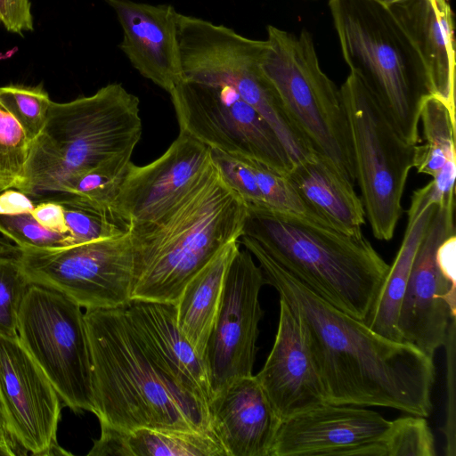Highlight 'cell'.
I'll return each mask as SVG.
<instances>
[{
    "instance_id": "1",
    "label": "cell",
    "mask_w": 456,
    "mask_h": 456,
    "mask_svg": "<svg viewBox=\"0 0 456 456\" xmlns=\"http://www.w3.org/2000/svg\"><path fill=\"white\" fill-rule=\"evenodd\" d=\"M239 240L301 323L329 403L430 415L433 358L409 343L378 334L335 307L288 273L252 238L242 234Z\"/></svg>"
},
{
    "instance_id": "2",
    "label": "cell",
    "mask_w": 456,
    "mask_h": 456,
    "mask_svg": "<svg viewBox=\"0 0 456 456\" xmlns=\"http://www.w3.org/2000/svg\"><path fill=\"white\" fill-rule=\"evenodd\" d=\"M94 414L101 427L157 428L211 434L209 407L175 383L150 356L125 306L86 310Z\"/></svg>"
},
{
    "instance_id": "3",
    "label": "cell",
    "mask_w": 456,
    "mask_h": 456,
    "mask_svg": "<svg viewBox=\"0 0 456 456\" xmlns=\"http://www.w3.org/2000/svg\"><path fill=\"white\" fill-rule=\"evenodd\" d=\"M246 216L244 200L213 163L168 212L131 227L132 300L176 304L191 278L223 248L240 239Z\"/></svg>"
},
{
    "instance_id": "4",
    "label": "cell",
    "mask_w": 456,
    "mask_h": 456,
    "mask_svg": "<svg viewBox=\"0 0 456 456\" xmlns=\"http://www.w3.org/2000/svg\"><path fill=\"white\" fill-rule=\"evenodd\" d=\"M246 205L243 235L316 295L367 320L390 265L363 234L348 235L297 215Z\"/></svg>"
},
{
    "instance_id": "5",
    "label": "cell",
    "mask_w": 456,
    "mask_h": 456,
    "mask_svg": "<svg viewBox=\"0 0 456 456\" xmlns=\"http://www.w3.org/2000/svg\"><path fill=\"white\" fill-rule=\"evenodd\" d=\"M141 135L140 100L119 83L68 102L52 101L45 126L30 143L19 190L33 197L61 192L80 173L131 159Z\"/></svg>"
},
{
    "instance_id": "6",
    "label": "cell",
    "mask_w": 456,
    "mask_h": 456,
    "mask_svg": "<svg viewBox=\"0 0 456 456\" xmlns=\"http://www.w3.org/2000/svg\"><path fill=\"white\" fill-rule=\"evenodd\" d=\"M343 58L400 135L418 145L419 113L431 94L414 50L387 9L372 0H329Z\"/></svg>"
},
{
    "instance_id": "7",
    "label": "cell",
    "mask_w": 456,
    "mask_h": 456,
    "mask_svg": "<svg viewBox=\"0 0 456 456\" xmlns=\"http://www.w3.org/2000/svg\"><path fill=\"white\" fill-rule=\"evenodd\" d=\"M262 69L312 151L355 183L348 119L336 84L321 69L312 35L267 27Z\"/></svg>"
},
{
    "instance_id": "8",
    "label": "cell",
    "mask_w": 456,
    "mask_h": 456,
    "mask_svg": "<svg viewBox=\"0 0 456 456\" xmlns=\"http://www.w3.org/2000/svg\"><path fill=\"white\" fill-rule=\"evenodd\" d=\"M348 119L355 182L373 236L390 240L403 215L402 199L414 167L416 146L397 132L359 77L339 88Z\"/></svg>"
},
{
    "instance_id": "9",
    "label": "cell",
    "mask_w": 456,
    "mask_h": 456,
    "mask_svg": "<svg viewBox=\"0 0 456 456\" xmlns=\"http://www.w3.org/2000/svg\"><path fill=\"white\" fill-rule=\"evenodd\" d=\"M17 332L63 403L76 413H94L91 350L81 306L55 289L30 283Z\"/></svg>"
},
{
    "instance_id": "10",
    "label": "cell",
    "mask_w": 456,
    "mask_h": 456,
    "mask_svg": "<svg viewBox=\"0 0 456 456\" xmlns=\"http://www.w3.org/2000/svg\"><path fill=\"white\" fill-rule=\"evenodd\" d=\"M17 257L30 283L55 289L86 310L118 308L132 301L130 232L59 248H20Z\"/></svg>"
},
{
    "instance_id": "11",
    "label": "cell",
    "mask_w": 456,
    "mask_h": 456,
    "mask_svg": "<svg viewBox=\"0 0 456 456\" xmlns=\"http://www.w3.org/2000/svg\"><path fill=\"white\" fill-rule=\"evenodd\" d=\"M180 131L210 149L251 158L287 175L292 162L274 131L225 84L183 79L169 93Z\"/></svg>"
},
{
    "instance_id": "12",
    "label": "cell",
    "mask_w": 456,
    "mask_h": 456,
    "mask_svg": "<svg viewBox=\"0 0 456 456\" xmlns=\"http://www.w3.org/2000/svg\"><path fill=\"white\" fill-rule=\"evenodd\" d=\"M62 403L19 336L0 334V421L20 454H70L57 440Z\"/></svg>"
},
{
    "instance_id": "13",
    "label": "cell",
    "mask_w": 456,
    "mask_h": 456,
    "mask_svg": "<svg viewBox=\"0 0 456 456\" xmlns=\"http://www.w3.org/2000/svg\"><path fill=\"white\" fill-rule=\"evenodd\" d=\"M267 281L253 255L240 248L228 268L205 354L212 400L234 380L253 375L264 315L259 294Z\"/></svg>"
},
{
    "instance_id": "14",
    "label": "cell",
    "mask_w": 456,
    "mask_h": 456,
    "mask_svg": "<svg viewBox=\"0 0 456 456\" xmlns=\"http://www.w3.org/2000/svg\"><path fill=\"white\" fill-rule=\"evenodd\" d=\"M454 208V197L436 204L419 245L398 316L402 340L430 358L445 345L456 314V283L442 273L436 256L440 244L455 234Z\"/></svg>"
},
{
    "instance_id": "15",
    "label": "cell",
    "mask_w": 456,
    "mask_h": 456,
    "mask_svg": "<svg viewBox=\"0 0 456 456\" xmlns=\"http://www.w3.org/2000/svg\"><path fill=\"white\" fill-rule=\"evenodd\" d=\"M212 164L210 148L180 131L157 159L130 162L115 206L131 227L153 222L183 200Z\"/></svg>"
},
{
    "instance_id": "16",
    "label": "cell",
    "mask_w": 456,
    "mask_h": 456,
    "mask_svg": "<svg viewBox=\"0 0 456 456\" xmlns=\"http://www.w3.org/2000/svg\"><path fill=\"white\" fill-rule=\"evenodd\" d=\"M390 425L375 411L327 403L282 421L273 456H379Z\"/></svg>"
},
{
    "instance_id": "17",
    "label": "cell",
    "mask_w": 456,
    "mask_h": 456,
    "mask_svg": "<svg viewBox=\"0 0 456 456\" xmlns=\"http://www.w3.org/2000/svg\"><path fill=\"white\" fill-rule=\"evenodd\" d=\"M256 377L281 421L328 403L302 325L281 299L274 343Z\"/></svg>"
},
{
    "instance_id": "18",
    "label": "cell",
    "mask_w": 456,
    "mask_h": 456,
    "mask_svg": "<svg viewBox=\"0 0 456 456\" xmlns=\"http://www.w3.org/2000/svg\"><path fill=\"white\" fill-rule=\"evenodd\" d=\"M123 32L119 48L145 78L168 94L183 79L177 38V14L171 4L104 0Z\"/></svg>"
},
{
    "instance_id": "19",
    "label": "cell",
    "mask_w": 456,
    "mask_h": 456,
    "mask_svg": "<svg viewBox=\"0 0 456 456\" xmlns=\"http://www.w3.org/2000/svg\"><path fill=\"white\" fill-rule=\"evenodd\" d=\"M386 8L420 61L431 94L455 115V43L449 2L401 0Z\"/></svg>"
},
{
    "instance_id": "20",
    "label": "cell",
    "mask_w": 456,
    "mask_h": 456,
    "mask_svg": "<svg viewBox=\"0 0 456 456\" xmlns=\"http://www.w3.org/2000/svg\"><path fill=\"white\" fill-rule=\"evenodd\" d=\"M209 410L214 435L227 456H273L282 421L256 376L232 382Z\"/></svg>"
},
{
    "instance_id": "21",
    "label": "cell",
    "mask_w": 456,
    "mask_h": 456,
    "mask_svg": "<svg viewBox=\"0 0 456 456\" xmlns=\"http://www.w3.org/2000/svg\"><path fill=\"white\" fill-rule=\"evenodd\" d=\"M125 310L154 362L175 383L210 407L212 392L205 361L180 330L175 304L132 300Z\"/></svg>"
},
{
    "instance_id": "22",
    "label": "cell",
    "mask_w": 456,
    "mask_h": 456,
    "mask_svg": "<svg viewBox=\"0 0 456 456\" xmlns=\"http://www.w3.org/2000/svg\"><path fill=\"white\" fill-rule=\"evenodd\" d=\"M305 206L324 225L348 235H362L365 212L354 184L314 154L297 162L287 175Z\"/></svg>"
},
{
    "instance_id": "23",
    "label": "cell",
    "mask_w": 456,
    "mask_h": 456,
    "mask_svg": "<svg viewBox=\"0 0 456 456\" xmlns=\"http://www.w3.org/2000/svg\"><path fill=\"white\" fill-rule=\"evenodd\" d=\"M436 204L430 200L428 183L413 191L401 246L364 322L372 330L394 341H403L397 325L400 306L419 245Z\"/></svg>"
},
{
    "instance_id": "24",
    "label": "cell",
    "mask_w": 456,
    "mask_h": 456,
    "mask_svg": "<svg viewBox=\"0 0 456 456\" xmlns=\"http://www.w3.org/2000/svg\"><path fill=\"white\" fill-rule=\"evenodd\" d=\"M240 245L238 240L223 248L186 284L175 304L177 325L204 361L221 304L226 273Z\"/></svg>"
},
{
    "instance_id": "25",
    "label": "cell",
    "mask_w": 456,
    "mask_h": 456,
    "mask_svg": "<svg viewBox=\"0 0 456 456\" xmlns=\"http://www.w3.org/2000/svg\"><path fill=\"white\" fill-rule=\"evenodd\" d=\"M88 456H227L217 438L208 433L138 428L118 430L101 427Z\"/></svg>"
},
{
    "instance_id": "26",
    "label": "cell",
    "mask_w": 456,
    "mask_h": 456,
    "mask_svg": "<svg viewBox=\"0 0 456 456\" xmlns=\"http://www.w3.org/2000/svg\"><path fill=\"white\" fill-rule=\"evenodd\" d=\"M420 123L423 143L416 146L414 168L432 177V194L442 202L455 194V115L440 98L430 94L421 105Z\"/></svg>"
},
{
    "instance_id": "27",
    "label": "cell",
    "mask_w": 456,
    "mask_h": 456,
    "mask_svg": "<svg viewBox=\"0 0 456 456\" xmlns=\"http://www.w3.org/2000/svg\"><path fill=\"white\" fill-rule=\"evenodd\" d=\"M62 205L71 245L126 235L131 223L116 206L100 205L78 196L58 200Z\"/></svg>"
},
{
    "instance_id": "28",
    "label": "cell",
    "mask_w": 456,
    "mask_h": 456,
    "mask_svg": "<svg viewBox=\"0 0 456 456\" xmlns=\"http://www.w3.org/2000/svg\"><path fill=\"white\" fill-rule=\"evenodd\" d=\"M130 162L131 159L122 158L90 168L69 180L61 192L100 205L115 206Z\"/></svg>"
},
{
    "instance_id": "29",
    "label": "cell",
    "mask_w": 456,
    "mask_h": 456,
    "mask_svg": "<svg viewBox=\"0 0 456 456\" xmlns=\"http://www.w3.org/2000/svg\"><path fill=\"white\" fill-rule=\"evenodd\" d=\"M29 150L23 128L0 102V191L20 189Z\"/></svg>"
},
{
    "instance_id": "30",
    "label": "cell",
    "mask_w": 456,
    "mask_h": 456,
    "mask_svg": "<svg viewBox=\"0 0 456 456\" xmlns=\"http://www.w3.org/2000/svg\"><path fill=\"white\" fill-rule=\"evenodd\" d=\"M0 102L23 128L30 143L41 134L52 102L42 85L0 87Z\"/></svg>"
},
{
    "instance_id": "31",
    "label": "cell",
    "mask_w": 456,
    "mask_h": 456,
    "mask_svg": "<svg viewBox=\"0 0 456 456\" xmlns=\"http://www.w3.org/2000/svg\"><path fill=\"white\" fill-rule=\"evenodd\" d=\"M382 456H435L432 431L421 416L400 417L381 439Z\"/></svg>"
},
{
    "instance_id": "32",
    "label": "cell",
    "mask_w": 456,
    "mask_h": 456,
    "mask_svg": "<svg viewBox=\"0 0 456 456\" xmlns=\"http://www.w3.org/2000/svg\"><path fill=\"white\" fill-rule=\"evenodd\" d=\"M246 158L253 170L265 207L322 224L305 206L287 175L269 168L256 159Z\"/></svg>"
},
{
    "instance_id": "33",
    "label": "cell",
    "mask_w": 456,
    "mask_h": 456,
    "mask_svg": "<svg viewBox=\"0 0 456 456\" xmlns=\"http://www.w3.org/2000/svg\"><path fill=\"white\" fill-rule=\"evenodd\" d=\"M30 282L16 256H0V334L18 335L19 312Z\"/></svg>"
},
{
    "instance_id": "34",
    "label": "cell",
    "mask_w": 456,
    "mask_h": 456,
    "mask_svg": "<svg viewBox=\"0 0 456 456\" xmlns=\"http://www.w3.org/2000/svg\"><path fill=\"white\" fill-rule=\"evenodd\" d=\"M0 233L19 248H52L71 245L69 235L46 229L31 213L0 215Z\"/></svg>"
},
{
    "instance_id": "35",
    "label": "cell",
    "mask_w": 456,
    "mask_h": 456,
    "mask_svg": "<svg viewBox=\"0 0 456 456\" xmlns=\"http://www.w3.org/2000/svg\"><path fill=\"white\" fill-rule=\"evenodd\" d=\"M211 159L224 181L248 205L265 207L246 157L210 149Z\"/></svg>"
},
{
    "instance_id": "36",
    "label": "cell",
    "mask_w": 456,
    "mask_h": 456,
    "mask_svg": "<svg viewBox=\"0 0 456 456\" xmlns=\"http://www.w3.org/2000/svg\"><path fill=\"white\" fill-rule=\"evenodd\" d=\"M31 214L46 229L69 235L65 222L63 207L58 200H47L38 202L35 205Z\"/></svg>"
},
{
    "instance_id": "37",
    "label": "cell",
    "mask_w": 456,
    "mask_h": 456,
    "mask_svg": "<svg viewBox=\"0 0 456 456\" xmlns=\"http://www.w3.org/2000/svg\"><path fill=\"white\" fill-rule=\"evenodd\" d=\"M35 205L29 195L20 190L0 191V215L32 213Z\"/></svg>"
},
{
    "instance_id": "38",
    "label": "cell",
    "mask_w": 456,
    "mask_h": 456,
    "mask_svg": "<svg viewBox=\"0 0 456 456\" xmlns=\"http://www.w3.org/2000/svg\"><path fill=\"white\" fill-rule=\"evenodd\" d=\"M10 28L8 31L22 34L33 30V17L29 0H8Z\"/></svg>"
},
{
    "instance_id": "39",
    "label": "cell",
    "mask_w": 456,
    "mask_h": 456,
    "mask_svg": "<svg viewBox=\"0 0 456 456\" xmlns=\"http://www.w3.org/2000/svg\"><path fill=\"white\" fill-rule=\"evenodd\" d=\"M20 454L14 444L5 435H0V456H15Z\"/></svg>"
},
{
    "instance_id": "40",
    "label": "cell",
    "mask_w": 456,
    "mask_h": 456,
    "mask_svg": "<svg viewBox=\"0 0 456 456\" xmlns=\"http://www.w3.org/2000/svg\"><path fill=\"white\" fill-rule=\"evenodd\" d=\"M19 252L20 248L17 245H13L6 238L0 237V256H16Z\"/></svg>"
},
{
    "instance_id": "41",
    "label": "cell",
    "mask_w": 456,
    "mask_h": 456,
    "mask_svg": "<svg viewBox=\"0 0 456 456\" xmlns=\"http://www.w3.org/2000/svg\"><path fill=\"white\" fill-rule=\"evenodd\" d=\"M0 23L9 30L10 28V18L8 10V0H0Z\"/></svg>"
},
{
    "instance_id": "42",
    "label": "cell",
    "mask_w": 456,
    "mask_h": 456,
    "mask_svg": "<svg viewBox=\"0 0 456 456\" xmlns=\"http://www.w3.org/2000/svg\"><path fill=\"white\" fill-rule=\"evenodd\" d=\"M372 1L380 5L387 7V6L391 5V4H393L396 2H399L401 0H372Z\"/></svg>"
},
{
    "instance_id": "43",
    "label": "cell",
    "mask_w": 456,
    "mask_h": 456,
    "mask_svg": "<svg viewBox=\"0 0 456 456\" xmlns=\"http://www.w3.org/2000/svg\"><path fill=\"white\" fill-rule=\"evenodd\" d=\"M0 435H5V436H7V435L5 434V432H4V428H3V427H2L1 421H0Z\"/></svg>"
}]
</instances>
